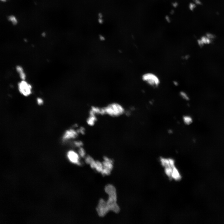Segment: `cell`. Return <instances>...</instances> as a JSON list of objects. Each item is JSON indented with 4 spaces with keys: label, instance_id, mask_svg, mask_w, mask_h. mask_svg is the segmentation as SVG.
I'll return each instance as SVG.
<instances>
[{
    "label": "cell",
    "instance_id": "obj_1",
    "mask_svg": "<svg viewBox=\"0 0 224 224\" xmlns=\"http://www.w3.org/2000/svg\"><path fill=\"white\" fill-rule=\"evenodd\" d=\"M160 161L164 168V172L168 177L171 179L175 180H179L181 179V175L175 166L173 160L161 158Z\"/></svg>",
    "mask_w": 224,
    "mask_h": 224
},
{
    "label": "cell",
    "instance_id": "obj_2",
    "mask_svg": "<svg viewBox=\"0 0 224 224\" xmlns=\"http://www.w3.org/2000/svg\"><path fill=\"white\" fill-rule=\"evenodd\" d=\"M105 189L109 196L107 202L110 210L118 213L119 211V208L117 203V194L114 187L110 184H108L105 187Z\"/></svg>",
    "mask_w": 224,
    "mask_h": 224
},
{
    "label": "cell",
    "instance_id": "obj_3",
    "mask_svg": "<svg viewBox=\"0 0 224 224\" xmlns=\"http://www.w3.org/2000/svg\"><path fill=\"white\" fill-rule=\"evenodd\" d=\"M105 114L114 117H118L123 114L125 112L124 107L117 103L109 104L103 108Z\"/></svg>",
    "mask_w": 224,
    "mask_h": 224
},
{
    "label": "cell",
    "instance_id": "obj_4",
    "mask_svg": "<svg viewBox=\"0 0 224 224\" xmlns=\"http://www.w3.org/2000/svg\"><path fill=\"white\" fill-rule=\"evenodd\" d=\"M18 87L19 92L23 96H27L31 94L32 86L25 80H22L20 82L18 83Z\"/></svg>",
    "mask_w": 224,
    "mask_h": 224
},
{
    "label": "cell",
    "instance_id": "obj_5",
    "mask_svg": "<svg viewBox=\"0 0 224 224\" xmlns=\"http://www.w3.org/2000/svg\"><path fill=\"white\" fill-rule=\"evenodd\" d=\"M142 79L149 85L152 86H157L159 85L160 80L157 76L152 73H147L142 76Z\"/></svg>",
    "mask_w": 224,
    "mask_h": 224
},
{
    "label": "cell",
    "instance_id": "obj_6",
    "mask_svg": "<svg viewBox=\"0 0 224 224\" xmlns=\"http://www.w3.org/2000/svg\"><path fill=\"white\" fill-rule=\"evenodd\" d=\"M96 210L99 216L103 217L105 216L110 210L107 201L103 199H100Z\"/></svg>",
    "mask_w": 224,
    "mask_h": 224
},
{
    "label": "cell",
    "instance_id": "obj_7",
    "mask_svg": "<svg viewBox=\"0 0 224 224\" xmlns=\"http://www.w3.org/2000/svg\"><path fill=\"white\" fill-rule=\"evenodd\" d=\"M78 134L77 130L74 128H71L67 129L64 132L62 136V141L65 142L75 139Z\"/></svg>",
    "mask_w": 224,
    "mask_h": 224
},
{
    "label": "cell",
    "instance_id": "obj_8",
    "mask_svg": "<svg viewBox=\"0 0 224 224\" xmlns=\"http://www.w3.org/2000/svg\"><path fill=\"white\" fill-rule=\"evenodd\" d=\"M103 168L101 173L103 175H108L110 174L113 167L112 160L107 157H105L104 161L102 163Z\"/></svg>",
    "mask_w": 224,
    "mask_h": 224
},
{
    "label": "cell",
    "instance_id": "obj_9",
    "mask_svg": "<svg viewBox=\"0 0 224 224\" xmlns=\"http://www.w3.org/2000/svg\"><path fill=\"white\" fill-rule=\"evenodd\" d=\"M67 156L71 162L77 164H80V156L78 153L74 150H70L68 151L67 153Z\"/></svg>",
    "mask_w": 224,
    "mask_h": 224
},
{
    "label": "cell",
    "instance_id": "obj_10",
    "mask_svg": "<svg viewBox=\"0 0 224 224\" xmlns=\"http://www.w3.org/2000/svg\"><path fill=\"white\" fill-rule=\"evenodd\" d=\"M105 114L103 108H100L97 107H92L90 111V115Z\"/></svg>",
    "mask_w": 224,
    "mask_h": 224
},
{
    "label": "cell",
    "instance_id": "obj_11",
    "mask_svg": "<svg viewBox=\"0 0 224 224\" xmlns=\"http://www.w3.org/2000/svg\"><path fill=\"white\" fill-rule=\"evenodd\" d=\"M91 166L93 168H95L98 171L101 172L103 168L102 163L99 161L94 160L90 164Z\"/></svg>",
    "mask_w": 224,
    "mask_h": 224
},
{
    "label": "cell",
    "instance_id": "obj_12",
    "mask_svg": "<svg viewBox=\"0 0 224 224\" xmlns=\"http://www.w3.org/2000/svg\"><path fill=\"white\" fill-rule=\"evenodd\" d=\"M16 69L21 80H25L26 78V75L23 68L20 66H17L16 68Z\"/></svg>",
    "mask_w": 224,
    "mask_h": 224
},
{
    "label": "cell",
    "instance_id": "obj_13",
    "mask_svg": "<svg viewBox=\"0 0 224 224\" xmlns=\"http://www.w3.org/2000/svg\"><path fill=\"white\" fill-rule=\"evenodd\" d=\"M7 20L11 22L12 25H16L18 23L17 18L14 15H11L8 16Z\"/></svg>",
    "mask_w": 224,
    "mask_h": 224
},
{
    "label": "cell",
    "instance_id": "obj_14",
    "mask_svg": "<svg viewBox=\"0 0 224 224\" xmlns=\"http://www.w3.org/2000/svg\"><path fill=\"white\" fill-rule=\"evenodd\" d=\"M97 120L96 115H90L89 116L87 119V123L90 126H93L95 124Z\"/></svg>",
    "mask_w": 224,
    "mask_h": 224
},
{
    "label": "cell",
    "instance_id": "obj_15",
    "mask_svg": "<svg viewBox=\"0 0 224 224\" xmlns=\"http://www.w3.org/2000/svg\"><path fill=\"white\" fill-rule=\"evenodd\" d=\"M210 39L206 36L202 37L199 42L201 44H208L211 42Z\"/></svg>",
    "mask_w": 224,
    "mask_h": 224
},
{
    "label": "cell",
    "instance_id": "obj_16",
    "mask_svg": "<svg viewBox=\"0 0 224 224\" xmlns=\"http://www.w3.org/2000/svg\"><path fill=\"white\" fill-rule=\"evenodd\" d=\"M72 144L74 147L79 148L82 147L83 144L82 141L79 140H76L74 141L73 142Z\"/></svg>",
    "mask_w": 224,
    "mask_h": 224
},
{
    "label": "cell",
    "instance_id": "obj_17",
    "mask_svg": "<svg viewBox=\"0 0 224 224\" xmlns=\"http://www.w3.org/2000/svg\"><path fill=\"white\" fill-rule=\"evenodd\" d=\"M78 153L80 156L84 157L86 154L85 149L82 147L78 148Z\"/></svg>",
    "mask_w": 224,
    "mask_h": 224
},
{
    "label": "cell",
    "instance_id": "obj_18",
    "mask_svg": "<svg viewBox=\"0 0 224 224\" xmlns=\"http://www.w3.org/2000/svg\"><path fill=\"white\" fill-rule=\"evenodd\" d=\"M94 160L91 156H88L86 157L85 159V162L87 164H90Z\"/></svg>",
    "mask_w": 224,
    "mask_h": 224
},
{
    "label": "cell",
    "instance_id": "obj_19",
    "mask_svg": "<svg viewBox=\"0 0 224 224\" xmlns=\"http://www.w3.org/2000/svg\"><path fill=\"white\" fill-rule=\"evenodd\" d=\"M77 131L78 134L80 133L82 134H84L85 132V128L82 127H80Z\"/></svg>",
    "mask_w": 224,
    "mask_h": 224
},
{
    "label": "cell",
    "instance_id": "obj_20",
    "mask_svg": "<svg viewBox=\"0 0 224 224\" xmlns=\"http://www.w3.org/2000/svg\"><path fill=\"white\" fill-rule=\"evenodd\" d=\"M36 100L38 104L40 105H42L44 102L43 100L41 98H38Z\"/></svg>",
    "mask_w": 224,
    "mask_h": 224
},
{
    "label": "cell",
    "instance_id": "obj_21",
    "mask_svg": "<svg viewBox=\"0 0 224 224\" xmlns=\"http://www.w3.org/2000/svg\"><path fill=\"white\" fill-rule=\"evenodd\" d=\"M7 0H0V2H7Z\"/></svg>",
    "mask_w": 224,
    "mask_h": 224
}]
</instances>
